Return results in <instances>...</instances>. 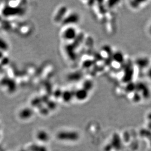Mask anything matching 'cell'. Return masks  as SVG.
I'll use <instances>...</instances> for the list:
<instances>
[{
    "instance_id": "cell-1",
    "label": "cell",
    "mask_w": 151,
    "mask_h": 151,
    "mask_svg": "<svg viewBox=\"0 0 151 151\" xmlns=\"http://www.w3.org/2000/svg\"><path fill=\"white\" fill-rule=\"evenodd\" d=\"M77 35L76 30L73 27H68L65 29L63 33L64 38L68 40H74Z\"/></svg>"
},
{
    "instance_id": "cell-2",
    "label": "cell",
    "mask_w": 151,
    "mask_h": 151,
    "mask_svg": "<svg viewBox=\"0 0 151 151\" xmlns=\"http://www.w3.org/2000/svg\"><path fill=\"white\" fill-rule=\"evenodd\" d=\"M136 63L137 65L138 66V67L145 68L147 67V66H148L149 60L145 57H140L139 58L137 59Z\"/></svg>"
},
{
    "instance_id": "cell-3",
    "label": "cell",
    "mask_w": 151,
    "mask_h": 151,
    "mask_svg": "<svg viewBox=\"0 0 151 151\" xmlns=\"http://www.w3.org/2000/svg\"><path fill=\"white\" fill-rule=\"evenodd\" d=\"M88 91L87 90L83 88H79L77 90L76 93V96L77 97V99H86L88 96Z\"/></svg>"
},
{
    "instance_id": "cell-4",
    "label": "cell",
    "mask_w": 151,
    "mask_h": 151,
    "mask_svg": "<svg viewBox=\"0 0 151 151\" xmlns=\"http://www.w3.org/2000/svg\"><path fill=\"white\" fill-rule=\"evenodd\" d=\"M37 138L40 141L46 142L49 139V135L45 132L41 131L37 134Z\"/></svg>"
},
{
    "instance_id": "cell-5",
    "label": "cell",
    "mask_w": 151,
    "mask_h": 151,
    "mask_svg": "<svg viewBox=\"0 0 151 151\" xmlns=\"http://www.w3.org/2000/svg\"><path fill=\"white\" fill-rule=\"evenodd\" d=\"M113 57L115 61L118 63H121L124 60V57L122 53L117 51L113 55Z\"/></svg>"
},
{
    "instance_id": "cell-6",
    "label": "cell",
    "mask_w": 151,
    "mask_h": 151,
    "mask_svg": "<svg viewBox=\"0 0 151 151\" xmlns=\"http://www.w3.org/2000/svg\"><path fill=\"white\" fill-rule=\"evenodd\" d=\"M32 111L29 109H25L23 110L20 113V116L22 119H26L27 118H30L32 116Z\"/></svg>"
},
{
    "instance_id": "cell-7",
    "label": "cell",
    "mask_w": 151,
    "mask_h": 151,
    "mask_svg": "<svg viewBox=\"0 0 151 151\" xmlns=\"http://www.w3.org/2000/svg\"><path fill=\"white\" fill-rule=\"evenodd\" d=\"M93 84L92 82L90 81H86L83 84V87L82 88L87 90L88 91V90H90L93 88Z\"/></svg>"
},
{
    "instance_id": "cell-8",
    "label": "cell",
    "mask_w": 151,
    "mask_h": 151,
    "mask_svg": "<svg viewBox=\"0 0 151 151\" xmlns=\"http://www.w3.org/2000/svg\"><path fill=\"white\" fill-rule=\"evenodd\" d=\"M149 31L150 32V34H151V24H150V27H149Z\"/></svg>"
}]
</instances>
